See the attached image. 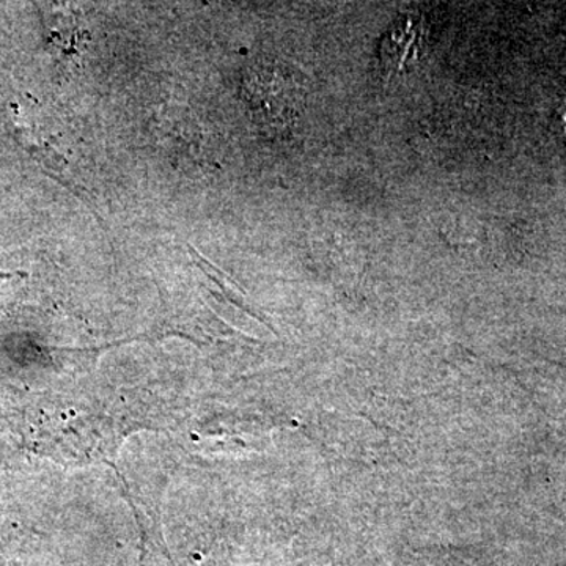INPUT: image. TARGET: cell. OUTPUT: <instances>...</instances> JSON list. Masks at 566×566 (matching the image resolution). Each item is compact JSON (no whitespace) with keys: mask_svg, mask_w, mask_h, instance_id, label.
Returning a JSON list of instances; mask_svg holds the SVG:
<instances>
[{"mask_svg":"<svg viewBox=\"0 0 566 566\" xmlns=\"http://www.w3.org/2000/svg\"><path fill=\"white\" fill-rule=\"evenodd\" d=\"M428 32L422 18H400L387 32L381 46V62L392 73H401L415 65L427 43Z\"/></svg>","mask_w":566,"mask_h":566,"instance_id":"1","label":"cell"},{"mask_svg":"<svg viewBox=\"0 0 566 566\" xmlns=\"http://www.w3.org/2000/svg\"><path fill=\"white\" fill-rule=\"evenodd\" d=\"M294 93L296 88L281 70L275 74V84H271L270 69H255L245 81L244 96L249 106L264 117L290 114L296 104V98L292 96Z\"/></svg>","mask_w":566,"mask_h":566,"instance_id":"2","label":"cell"},{"mask_svg":"<svg viewBox=\"0 0 566 566\" xmlns=\"http://www.w3.org/2000/svg\"><path fill=\"white\" fill-rule=\"evenodd\" d=\"M564 125H565V136H566V106L564 112Z\"/></svg>","mask_w":566,"mask_h":566,"instance_id":"3","label":"cell"}]
</instances>
